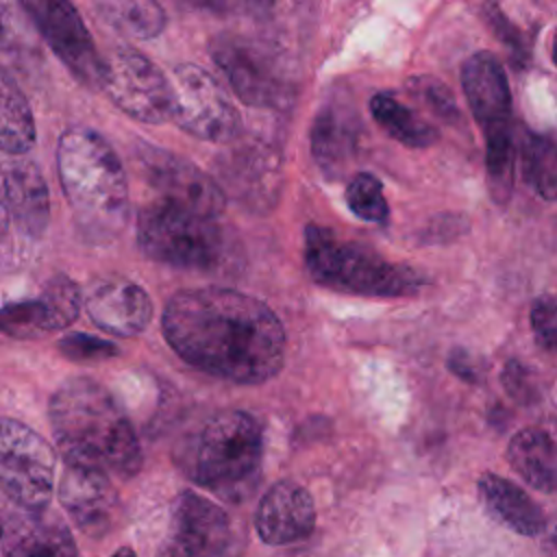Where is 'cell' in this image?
Returning <instances> with one entry per match:
<instances>
[{
  "mask_svg": "<svg viewBox=\"0 0 557 557\" xmlns=\"http://www.w3.org/2000/svg\"><path fill=\"white\" fill-rule=\"evenodd\" d=\"M161 329L183 361L222 381L259 385L285 361V331L276 313L231 287L176 292L163 309Z\"/></svg>",
  "mask_w": 557,
  "mask_h": 557,
  "instance_id": "obj_1",
  "label": "cell"
},
{
  "mask_svg": "<svg viewBox=\"0 0 557 557\" xmlns=\"http://www.w3.org/2000/svg\"><path fill=\"white\" fill-rule=\"evenodd\" d=\"M48 416L65 463L96 466L120 479L139 472L137 433L111 392L94 379L74 376L57 387Z\"/></svg>",
  "mask_w": 557,
  "mask_h": 557,
  "instance_id": "obj_2",
  "label": "cell"
},
{
  "mask_svg": "<svg viewBox=\"0 0 557 557\" xmlns=\"http://www.w3.org/2000/svg\"><path fill=\"white\" fill-rule=\"evenodd\" d=\"M59 183L81 233L113 239L128 220V183L120 157L94 128H67L57 144Z\"/></svg>",
  "mask_w": 557,
  "mask_h": 557,
  "instance_id": "obj_3",
  "label": "cell"
},
{
  "mask_svg": "<svg viewBox=\"0 0 557 557\" xmlns=\"http://www.w3.org/2000/svg\"><path fill=\"white\" fill-rule=\"evenodd\" d=\"M305 265L315 283L359 296H416L426 283L413 268L392 263L376 250L339 239L318 224L305 228Z\"/></svg>",
  "mask_w": 557,
  "mask_h": 557,
  "instance_id": "obj_4",
  "label": "cell"
},
{
  "mask_svg": "<svg viewBox=\"0 0 557 557\" xmlns=\"http://www.w3.org/2000/svg\"><path fill=\"white\" fill-rule=\"evenodd\" d=\"M461 87L470 113L485 137V170L492 200L505 205L513 189L516 168L507 74L492 52L479 50L461 65Z\"/></svg>",
  "mask_w": 557,
  "mask_h": 557,
  "instance_id": "obj_5",
  "label": "cell"
},
{
  "mask_svg": "<svg viewBox=\"0 0 557 557\" xmlns=\"http://www.w3.org/2000/svg\"><path fill=\"white\" fill-rule=\"evenodd\" d=\"M261 457V424L246 411H222L205 424L198 437L191 476L198 485L224 498L235 496L252 485Z\"/></svg>",
  "mask_w": 557,
  "mask_h": 557,
  "instance_id": "obj_6",
  "label": "cell"
},
{
  "mask_svg": "<svg viewBox=\"0 0 557 557\" xmlns=\"http://www.w3.org/2000/svg\"><path fill=\"white\" fill-rule=\"evenodd\" d=\"M137 244L157 263L207 272L222 259L224 233L213 218L157 198L139 211Z\"/></svg>",
  "mask_w": 557,
  "mask_h": 557,
  "instance_id": "obj_7",
  "label": "cell"
},
{
  "mask_svg": "<svg viewBox=\"0 0 557 557\" xmlns=\"http://www.w3.org/2000/svg\"><path fill=\"white\" fill-rule=\"evenodd\" d=\"M57 455L26 424L4 418L0 431V483L9 503L26 511H46L54 485Z\"/></svg>",
  "mask_w": 557,
  "mask_h": 557,
  "instance_id": "obj_8",
  "label": "cell"
},
{
  "mask_svg": "<svg viewBox=\"0 0 557 557\" xmlns=\"http://www.w3.org/2000/svg\"><path fill=\"white\" fill-rule=\"evenodd\" d=\"M209 52L246 104L281 109L294 98L292 81L276 54L263 44L244 35L220 33L209 41Z\"/></svg>",
  "mask_w": 557,
  "mask_h": 557,
  "instance_id": "obj_9",
  "label": "cell"
},
{
  "mask_svg": "<svg viewBox=\"0 0 557 557\" xmlns=\"http://www.w3.org/2000/svg\"><path fill=\"white\" fill-rule=\"evenodd\" d=\"M174 122L189 135L228 144L239 133V111L220 83L200 65L181 63L172 72Z\"/></svg>",
  "mask_w": 557,
  "mask_h": 557,
  "instance_id": "obj_10",
  "label": "cell"
},
{
  "mask_svg": "<svg viewBox=\"0 0 557 557\" xmlns=\"http://www.w3.org/2000/svg\"><path fill=\"white\" fill-rule=\"evenodd\" d=\"M102 89L117 109L139 122L161 124L174 113L172 81L133 48H117L111 54Z\"/></svg>",
  "mask_w": 557,
  "mask_h": 557,
  "instance_id": "obj_11",
  "label": "cell"
},
{
  "mask_svg": "<svg viewBox=\"0 0 557 557\" xmlns=\"http://www.w3.org/2000/svg\"><path fill=\"white\" fill-rule=\"evenodd\" d=\"M22 9L78 83L89 89L104 85L107 61L98 54V48L74 4L65 0H24Z\"/></svg>",
  "mask_w": 557,
  "mask_h": 557,
  "instance_id": "obj_12",
  "label": "cell"
},
{
  "mask_svg": "<svg viewBox=\"0 0 557 557\" xmlns=\"http://www.w3.org/2000/svg\"><path fill=\"white\" fill-rule=\"evenodd\" d=\"M237 553L239 540L228 513L196 492H181L161 557H237Z\"/></svg>",
  "mask_w": 557,
  "mask_h": 557,
  "instance_id": "obj_13",
  "label": "cell"
},
{
  "mask_svg": "<svg viewBox=\"0 0 557 557\" xmlns=\"http://www.w3.org/2000/svg\"><path fill=\"white\" fill-rule=\"evenodd\" d=\"M135 159L161 200L213 220L224 211V189L196 163L150 144H139Z\"/></svg>",
  "mask_w": 557,
  "mask_h": 557,
  "instance_id": "obj_14",
  "label": "cell"
},
{
  "mask_svg": "<svg viewBox=\"0 0 557 557\" xmlns=\"http://www.w3.org/2000/svg\"><path fill=\"white\" fill-rule=\"evenodd\" d=\"M220 187L250 211H270L281 196V157L274 146L252 139L220 159Z\"/></svg>",
  "mask_w": 557,
  "mask_h": 557,
  "instance_id": "obj_15",
  "label": "cell"
},
{
  "mask_svg": "<svg viewBox=\"0 0 557 557\" xmlns=\"http://www.w3.org/2000/svg\"><path fill=\"white\" fill-rule=\"evenodd\" d=\"M83 294L78 285L57 274L52 276L37 298L7 302L0 313L4 335L15 339H37L52 331L67 329L81 313Z\"/></svg>",
  "mask_w": 557,
  "mask_h": 557,
  "instance_id": "obj_16",
  "label": "cell"
},
{
  "mask_svg": "<svg viewBox=\"0 0 557 557\" xmlns=\"http://www.w3.org/2000/svg\"><path fill=\"white\" fill-rule=\"evenodd\" d=\"M59 500L72 522L89 535L107 533L117 509V494L109 472L83 463H65L59 481Z\"/></svg>",
  "mask_w": 557,
  "mask_h": 557,
  "instance_id": "obj_17",
  "label": "cell"
},
{
  "mask_svg": "<svg viewBox=\"0 0 557 557\" xmlns=\"http://www.w3.org/2000/svg\"><path fill=\"white\" fill-rule=\"evenodd\" d=\"M85 309L98 329L122 337L144 333L154 313L148 292L124 276L96 281L87 289Z\"/></svg>",
  "mask_w": 557,
  "mask_h": 557,
  "instance_id": "obj_18",
  "label": "cell"
},
{
  "mask_svg": "<svg viewBox=\"0 0 557 557\" xmlns=\"http://www.w3.org/2000/svg\"><path fill=\"white\" fill-rule=\"evenodd\" d=\"M315 527V505L311 494L294 483H274L259 500L255 531L270 546H285L307 540Z\"/></svg>",
  "mask_w": 557,
  "mask_h": 557,
  "instance_id": "obj_19",
  "label": "cell"
},
{
  "mask_svg": "<svg viewBox=\"0 0 557 557\" xmlns=\"http://www.w3.org/2000/svg\"><path fill=\"white\" fill-rule=\"evenodd\" d=\"M4 228L13 226L26 239H39L50 222V196L41 170L26 161H11L2 172Z\"/></svg>",
  "mask_w": 557,
  "mask_h": 557,
  "instance_id": "obj_20",
  "label": "cell"
},
{
  "mask_svg": "<svg viewBox=\"0 0 557 557\" xmlns=\"http://www.w3.org/2000/svg\"><path fill=\"white\" fill-rule=\"evenodd\" d=\"M2 557H81L67 527L46 511L4 509Z\"/></svg>",
  "mask_w": 557,
  "mask_h": 557,
  "instance_id": "obj_21",
  "label": "cell"
},
{
  "mask_svg": "<svg viewBox=\"0 0 557 557\" xmlns=\"http://www.w3.org/2000/svg\"><path fill=\"white\" fill-rule=\"evenodd\" d=\"M361 124L350 104L329 102L320 109L311 126V154L318 168L337 178L352 159Z\"/></svg>",
  "mask_w": 557,
  "mask_h": 557,
  "instance_id": "obj_22",
  "label": "cell"
},
{
  "mask_svg": "<svg viewBox=\"0 0 557 557\" xmlns=\"http://www.w3.org/2000/svg\"><path fill=\"white\" fill-rule=\"evenodd\" d=\"M476 492L485 511L509 531L527 537H542L546 531L548 520L542 507L513 481L494 472H483L476 481Z\"/></svg>",
  "mask_w": 557,
  "mask_h": 557,
  "instance_id": "obj_23",
  "label": "cell"
},
{
  "mask_svg": "<svg viewBox=\"0 0 557 557\" xmlns=\"http://www.w3.org/2000/svg\"><path fill=\"white\" fill-rule=\"evenodd\" d=\"M507 461L533 490L557 494V440L548 431L540 426L516 431L507 444Z\"/></svg>",
  "mask_w": 557,
  "mask_h": 557,
  "instance_id": "obj_24",
  "label": "cell"
},
{
  "mask_svg": "<svg viewBox=\"0 0 557 557\" xmlns=\"http://www.w3.org/2000/svg\"><path fill=\"white\" fill-rule=\"evenodd\" d=\"M370 113L392 139L407 148H426L440 137L433 124H429L411 107L403 104L392 91L374 94L370 98Z\"/></svg>",
  "mask_w": 557,
  "mask_h": 557,
  "instance_id": "obj_25",
  "label": "cell"
},
{
  "mask_svg": "<svg viewBox=\"0 0 557 557\" xmlns=\"http://www.w3.org/2000/svg\"><path fill=\"white\" fill-rule=\"evenodd\" d=\"M35 122L30 104L13 78L2 74V131L0 144L7 154H24L35 144Z\"/></svg>",
  "mask_w": 557,
  "mask_h": 557,
  "instance_id": "obj_26",
  "label": "cell"
},
{
  "mask_svg": "<svg viewBox=\"0 0 557 557\" xmlns=\"http://www.w3.org/2000/svg\"><path fill=\"white\" fill-rule=\"evenodd\" d=\"M98 13L107 24H111L115 30L128 37L137 39H152L165 28V11L157 2H128V0H117V2H100L96 4Z\"/></svg>",
  "mask_w": 557,
  "mask_h": 557,
  "instance_id": "obj_27",
  "label": "cell"
},
{
  "mask_svg": "<svg viewBox=\"0 0 557 557\" xmlns=\"http://www.w3.org/2000/svg\"><path fill=\"white\" fill-rule=\"evenodd\" d=\"M522 170L529 185L544 200L557 202V144L527 133L522 139Z\"/></svg>",
  "mask_w": 557,
  "mask_h": 557,
  "instance_id": "obj_28",
  "label": "cell"
},
{
  "mask_svg": "<svg viewBox=\"0 0 557 557\" xmlns=\"http://www.w3.org/2000/svg\"><path fill=\"white\" fill-rule=\"evenodd\" d=\"M346 205L357 218L366 222H376V224L387 222L389 209L383 196V185L370 172H361L350 178L346 187Z\"/></svg>",
  "mask_w": 557,
  "mask_h": 557,
  "instance_id": "obj_29",
  "label": "cell"
},
{
  "mask_svg": "<svg viewBox=\"0 0 557 557\" xmlns=\"http://www.w3.org/2000/svg\"><path fill=\"white\" fill-rule=\"evenodd\" d=\"M407 91L422 102V107L429 109L431 115H435L444 124H457L461 122V111L457 107V100L453 91L448 89L446 83H442L435 76L422 74V76H411L407 81Z\"/></svg>",
  "mask_w": 557,
  "mask_h": 557,
  "instance_id": "obj_30",
  "label": "cell"
},
{
  "mask_svg": "<svg viewBox=\"0 0 557 557\" xmlns=\"http://www.w3.org/2000/svg\"><path fill=\"white\" fill-rule=\"evenodd\" d=\"M59 352L70 361H102L117 355V346L85 333H70L57 342Z\"/></svg>",
  "mask_w": 557,
  "mask_h": 557,
  "instance_id": "obj_31",
  "label": "cell"
},
{
  "mask_svg": "<svg viewBox=\"0 0 557 557\" xmlns=\"http://www.w3.org/2000/svg\"><path fill=\"white\" fill-rule=\"evenodd\" d=\"M531 331L537 342L548 352H557V296H540L531 305L529 313Z\"/></svg>",
  "mask_w": 557,
  "mask_h": 557,
  "instance_id": "obj_32",
  "label": "cell"
},
{
  "mask_svg": "<svg viewBox=\"0 0 557 557\" xmlns=\"http://www.w3.org/2000/svg\"><path fill=\"white\" fill-rule=\"evenodd\" d=\"M500 381H503V387H505L507 396L513 398L516 403L531 405L540 396L537 383H535V374L531 372V368L527 363H522L518 359H509L505 363Z\"/></svg>",
  "mask_w": 557,
  "mask_h": 557,
  "instance_id": "obj_33",
  "label": "cell"
},
{
  "mask_svg": "<svg viewBox=\"0 0 557 557\" xmlns=\"http://www.w3.org/2000/svg\"><path fill=\"white\" fill-rule=\"evenodd\" d=\"M485 20L492 26V30L498 35V39L511 50V54H524V46H522V37L516 30V26L507 20V15H503V11L496 4H487L483 7Z\"/></svg>",
  "mask_w": 557,
  "mask_h": 557,
  "instance_id": "obj_34",
  "label": "cell"
},
{
  "mask_svg": "<svg viewBox=\"0 0 557 557\" xmlns=\"http://www.w3.org/2000/svg\"><path fill=\"white\" fill-rule=\"evenodd\" d=\"M448 370L459 376L466 383H479L481 381V366L479 361L463 348H455L448 355Z\"/></svg>",
  "mask_w": 557,
  "mask_h": 557,
  "instance_id": "obj_35",
  "label": "cell"
},
{
  "mask_svg": "<svg viewBox=\"0 0 557 557\" xmlns=\"http://www.w3.org/2000/svg\"><path fill=\"white\" fill-rule=\"evenodd\" d=\"M542 548L546 557H557V518L550 520L542 533Z\"/></svg>",
  "mask_w": 557,
  "mask_h": 557,
  "instance_id": "obj_36",
  "label": "cell"
},
{
  "mask_svg": "<svg viewBox=\"0 0 557 557\" xmlns=\"http://www.w3.org/2000/svg\"><path fill=\"white\" fill-rule=\"evenodd\" d=\"M111 557H137V555H135V550H133V548L124 546V548H117Z\"/></svg>",
  "mask_w": 557,
  "mask_h": 557,
  "instance_id": "obj_37",
  "label": "cell"
},
{
  "mask_svg": "<svg viewBox=\"0 0 557 557\" xmlns=\"http://www.w3.org/2000/svg\"><path fill=\"white\" fill-rule=\"evenodd\" d=\"M550 59H553V63H555V67H557V28H555L553 41H550Z\"/></svg>",
  "mask_w": 557,
  "mask_h": 557,
  "instance_id": "obj_38",
  "label": "cell"
}]
</instances>
